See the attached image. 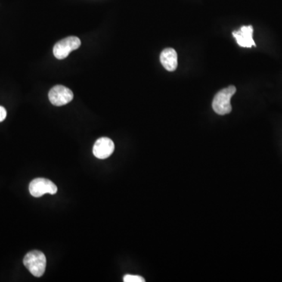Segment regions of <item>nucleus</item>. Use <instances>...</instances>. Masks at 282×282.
I'll list each match as a JSON object with an SVG mask.
<instances>
[{"label":"nucleus","instance_id":"obj_1","mask_svg":"<svg viewBox=\"0 0 282 282\" xmlns=\"http://www.w3.org/2000/svg\"><path fill=\"white\" fill-rule=\"evenodd\" d=\"M24 265L35 277L44 275L47 267V258L40 251L34 250L26 254L24 258Z\"/></svg>","mask_w":282,"mask_h":282},{"label":"nucleus","instance_id":"obj_2","mask_svg":"<svg viewBox=\"0 0 282 282\" xmlns=\"http://www.w3.org/2000/svg\"><path fill=\"white\" fill-rule=\"evenodd\" d=\"M236 93V87L230 85L217 93L212 100V109L218 115H224L230 113L232 110L230 100Z\"/></svg>","mask_w":282,"mask_h":282},{"label":"nucleus","instance_id":"obj_3","mask_svg":"<svg viewBox=\"0 0 282 282\" xmlns=\"http://www.w3.org/2000/svg\"><path fill=\"white\" fill-rule=\"evenodd\" d=\"M81 40L78 37L69 36L63 38L55 44L54 47V55L58 60L66 58L73 50L79 49Z\"/></svg>","mask_w":282,"mask_h":282},{"label":"nucleus","instance_id":"obj_4","mask_svg":"<svg viewBox=\"0 0 282 282\" xmlns=\"http://www.w3.org/2000/svg\"><path fill=\"white\" fill-rule=\"evenodd\" d=\"M29 191L33 197L39 198L45 194H57V187L48 179L36 178L29 184Z\"/></svg>","mask_w":282,"mask_h":282},{"label":"nucleus","instance_id":"obj_5","mask_svg":"<svg viewBox=\"0 0 282 282\" xmlns=\"http://www.w3.org/2000/svg\"><path fill=\"white\" fill-rule=\"evenodd\" d=\"M74 94L70 89L61 85L53 87L49 92V100L55 106H63L73 100Z\"/></svg>","mask_w":282,"mask_h":282},{"label":"nucleus","instance_id":"obj_6","mask_svg":"<svg viewBox=\"0 0 282 282\" xmlns=\"http://www.w3.org/2000/svg\"><path fill=\"white\" fill-rule=\"evenodd\" d=\"M115 150V144L111 139L101 137L94 144L93 153L99 159H106L112 156Z\"/></svg>","mask_w":282,"mask_h":282},{"label":"nucleus","instance_id":"obj_7","mask_svg":"<svg viewBox=\"0 0 282 282\" xmlns=\"http://www.w3.org/2000/svg\"><path fill=\"white\" fill-rule=\"evenodd\" d=\"M252 35H253V28L252 25L242 26L239 30L234 31L233 32V35L235 38L237 44L245 48L255 47V44L252 38Z\"/></svg>","mask_w":282,"mask_h":282},{"label":"nucleus","instance_id":"obj_8","mask_svg":"<svg viewBox=\"0 0 282 282\" xmlns=\"http://www.w3.org/2000/svg\"><path fill=\"white\" fill-rule=\"evenodd\" d=\"M160 61L162 66L169 72H173L177 69V54L176 50L172 48L165 49L161 53Z\"/></svg>","mask_w":282,"mask_h":282},{"label":"nucleus","instance_id":"obj_9","mask_svg":"<svg viewBox=\"0 0 282 282\" xmlns=\"http://www.w3.org/2000/svg\"><path fill=\"white\" fill-rule=\"evenodd\" d=\"M124 282H145V279L144 277H140L139 275H131V274H126L123 277Z\"/></svg>","mask_w":282,"mask_h":282},{"label":"nucleus","instance_id":"obj_10","mask_svg":"<svg viewBox=\"0 0 282 282\" xmlns=\"http://www.w3.org/2000/svg\"><path fill=\"white\" fill-rule=\"evenodd\" d=\"M6 118H7V111L4 107L0 106V122L5 120Z\"/></svg>","mask_w":282,"mask_h":282}]
</instances>
